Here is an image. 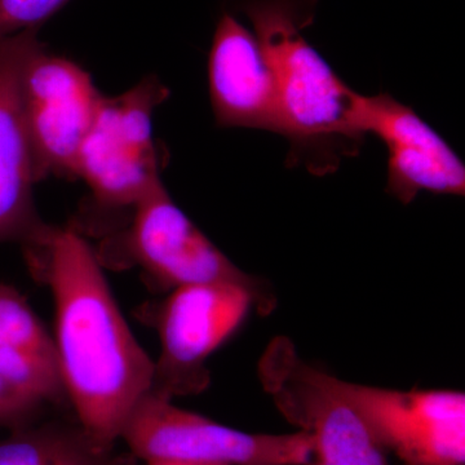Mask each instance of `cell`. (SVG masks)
<instances>
[{
  "label": "cell",
  "mask_w": 465,
  "mask_h": 465,
  "mask_svg": "<svg viewBox=\"0 0 465 465\" xmlns=\"http://www.w3.org/2000/svg\"><path fill=\"white\" fill-rule=\"evenodd\" d=\"M50 287L57 365L75 419L104 448H116L152 387L154 361L134 338L94 247L72 225H54L29 266Z\"/></svg>",
  "instance_id": "cell-1"
},
{
  "label": "cell",
  "mask_w": 465,
  "mask_h": 465,
  "mask_svg": "<svg viewBox=\"0 0 465 465\" xmlns=\"http://www.w3.org/2000/svg\"><path fill=\"white\" fill-rule=\"evenodd\" d=\"M318 0H244L241 11L252 24L273 72L281 133L290 143L286 164L314 176L335 173L356 157L365 137L354 124L358 94L333 72L302 30L314 23Z\"/></svg>",
  "instance_id": "cell-2"
},
{
  "label": "cell",
  "mask_w": 465,
  "mask_h": 465,
  "mask_svg": "<svg viewBox=\"0 0 465 465\" xmlns=\"http://www.w3.org/2000/svg\"><path fill=\"white\" fill-rule=\"evenodd\" d=\"M170 96L154 75L118 96H104L78 158V179L90 188L81 215L70 225L82 235L121 228L162 182L166 153L153 136V114Z\"/></svg>",
  "instance_id": "cell-3"
},
{
  "label": "cell",
  "mask_w": 465,
  "mask_h": 465,
  "mask_svg": "<svg viewBox=\"0 0 465 465\" xmlns=\"http://www.w3.org/2000/svg\"><path fill=\"white\" fill-rule=\"evenodd\" d=\"M94 250L104 269H140L146 284L158 293L191 284L232 283L255 293L262 316L275 308L268 284L232 264L174 203L164 183L134 208L121 228L100 238Z\"/></svg>",
  "instance_id": "cell-4"
},
{
  "label": "cell",
  "mask_w": 465,
  "mask_h": 465,
  "mask_svg": "<svg viewBox=\"0 0 465 465\" xmlns=\"http://www.w3.org/2000/svg\"><path fill=\"white\" fill-rule=\"evenodd\" d=\"M251 309L262 314L255 293L232 283L179 287L161 302L146 304L140 313L161 341L149 393L173 401L206 391L208 358L240 329Z\"/></svg>",
  "instance_id": "cell-5"
},
{
  "label": "cell",
  "mask_w": 465,
  "mask_h": 465,
  "mask_svg": "<svg viewBox=\"0 0 465 465\" xmlns=\"http://www.w3.org/2000/svg\"><path fill=\"white\" fill-rule=\"evenodd\" d=\"M258 378L283 418L311 437V465H390L338 378L302 360L287 336L266 345Z\"/></svg>",
  "instance_id": "cell-6"
},
{
  "label": "cell",
  "mask_w": 465,
  "mask_h": 465,
  "mask_svg": "<svg viewBox=\"0 0 465 465\" xmlns=\"http://www.w3.org/2000/svg\"><path fill=\"white\" fill-rule=\"evenodd\" d=\"M121 440L140 461H203L226 465H311L307 433H246L146 393L134 407Z\"/></svg>",
  "instance_id": "cell-7"
},
{
  "label": "cell",
  "mask_w": 465,
  "mask_h": 465,
  "mask_svg": "<svg viewBox=\"0 0 465 465\" xmlns=\"http://www.w3.org/2000/svg\"><path fill=\"white\" fill-rule=\"evenodd\" d=\"M21 108L36 183L78 180V158L104 94L87 70L42 41L21 75Z\"/></svg>",
  "instance_id": "cell-8"
},
{
  "label": "cell",
  "mask_w": 465,
  "mask_h": 465,
  "mask_svg": "<svg viewBox=\"0 0 465 465\" xmlns=\"http://www.w3.org/2000/svg\"><path fill=\"white\" fill-rule=\"evenodd\" d=\"M338 385L376 442L403 464H465L463 391L387 390L339 378Z\"/></svg>",
  "instance_id": "cell-9"
},
{
  "label": "cell",
  "mask_w": 465,
  "mask_h": 465,
  "mask_svg": "<svg viewBox=\"0 0 465 465\" xmlns=\"http://www.w3.org/2000/svg\"><path fill=\"white\" fill-rule=\"evenodd\" d=\"M39 41L38 29L0 38V244H18L25 260L42 252L54 226L36 210L38 183L21 108V75Z\"/></svg>",
  "instance_id": "cell-10"
},
{
  "label": "cell",
  "mask_w": 465,
  "mask_h": 465,
  "mask_svg": "<svg viewBox=\"0 0 465 465\" xmlns=\"http://www.w3.org/2000/svg\"><path fill=\"white\" fill-rule=\"evenodd\" d=\"M354 124L387 146V193L401 203H411L420 192L464 197L463 161L410 106L388 94H358Z\"/></svg>",
  "instance_id": "cell-11"
},
{
  "label": "cell",
  "mask_w": 465,
  "mask_h": 465,
  "mask_svg": "<svg viewBox=\"0 0 465 465\" xmlns=\"http://www.w3.org/2000/svg\"><path fill=\"white\" fill-rule=\"evenodd\" d=\"M211 106L220 127L281 133L277 85L255 34L229 12L217 21L208 54Z\"/></svg>",
  "instance_id": "cell-12"
},
{
  "label": "cell",
  "mask_w": 465,
  "mask_h": 465,
  "mask_svg": "<svg viewBox=\"0 0 465 465\" xmlns=\"http://www.w3.org/2000/svg\"><path fill=\"white\" fill-rule=\"evenodd\" d=\"M139 464L128 450L101 446L76 419H42L0 440V465Z\"/></svg>",
  "instance_id": "cell-13"
},
{
  "label": "cell",
  "mask_w": 465,
  "mask_h": 465,
  "mask_svg": "<svg viewBox=\"0 0 465 465\" xmlns=\"http://www.w3.org/2000/svg\"><path fill=\"white\" fill-rule=\"evenodd\" d=\"M0 341L8 342L58 370L54 338L25 296L0 282ZM60 371V370H58Z\"/></svg>",
  "instance_id": "cell-14"
},
{
  "label": "cell",
  "mask_w": 465,
  "mask_h": 465,
  "mask_svg": "<svg viewBox=\"0 0 465 465\" xmlns=\"http://www.w3.org/2000/svg\"><path fill=\"white\" fill-rule=\"evenodd\" d=\"M70 0H0V38L38 29Z\"/></svg>",
  "instance_id": "cell-15"
},
{
  "label": "cell",
  "mask_w": 465,
  "mask_h": 465,
  "mask_svg": "<svg viewBox=\"0 0 465 465\" xmlns=\"http://www.w3.org/2000/svg\"><path fill=\"white\" fill-rule=\"evenodd\" d=\"M48 406L21 393L0 378V428L17 430L42 420Z\"/></svg>",
  "instance_id": "cell-16"
},
{
  "label": "cell",
  "mask_w": 465,
  "mask_h": 465,
  "mask_svg": "<svg viewBox=\"0 0 465 465\" xmlns=\"http://www.w3.org/2000/svg\"><path fill=\"white\" fill-rule=\"evenodd\" d=\"M146 465H226L219 463H203V461L171 460V459H158V460L145 461Z\"/></svg>",
  "instance_id": "cell-17"
}]
</instances>
